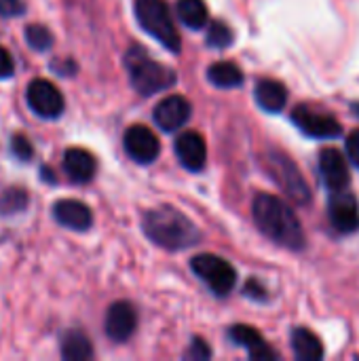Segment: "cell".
Returning a JSON list of instances; mask_svg holds the SVG:
<instances>
[{
    "label": "cell",
    "instance_id": "1",
    "mask_svg": "<svg viewBox=\"0 0 359 361\" xmlns=\"http://www.w3.org/2000/svg\"><path fill=\"white\" fill-rule=\"evenodd\" d=\"M254 220L258 228L275 243L288 250L305 247V233L294 209L275 195H258L252 205Z\"/></svg>",
    "mask_w": 359,
    "mask_h": 361
},
{
    "label": "cell",
    "instance_id": "2",
    "mask_svg": "<svg viewBox=\"0 0 359 361\" xmlns=\"http://www.w3.org/2000/svg\"><path fill=\"white\" fill-rule=\"evenodd\" d=\"M146 237L157 243L159 247L178 252L193 247L201 241L199 228L178 209L174 207H159L150 209L142 220Z\"/></svg>",
    "mask_w": 359,
    "mask_h": 361
},
{
    "label": "cell",
    "instance_id": "3",
    "mask_svg": "<svg viewBox=\"0 0 359 361\" xmlns=\"http://www.w3.org/2000/svg\"><path fill=\"white\" fill-rule=\"evenodd\" d=\"M125 68L129 72L131 87L144 97L176 85V72L154 61L142 47H131L125 53Z\"/></svg>",
    "mask_w": 359,
    "mask_h": 361
},
{
    "label": "cell",
    "instance_id": "4",
    "mask_svg": "<svg viewBox=\"0 0 359 361\" xmlns=\"http://www.w3.org/2000/svg\"><path fill=\"white\" fill-rule=\"evenodd\" d=\"M135 17L140 25L157 38L167 51L180 53V34L176 30V23L169 15V6L165 0H135Z\"/></svg>",
    "mask_w": 359,
    "mask_h": 361
},
{
    "label": "cell",
    "instance_id": "5",
    "mask_svg": "<svg viewBox=\"0 0 359 361\" xmlns=\"http://www.w3.org/2000/svg\"><path fill=\"white\" fill-rule=\"evenodd\" d=\"M267 163H269L271 176L279 184V188L286 192V197H290V201H294L296 205H307L311 201L309 184L305 182L300 169L296 167V163L290 157H286L279 150H273V152H269Z\"/></svg>",
    "mask_w": 359,
    "mask_h": 361
},
{
    "label": "cell",
    "instance_id": "6",
    "mask_svg": "<svg viewBox=\"0 0 359 361\" xmlns=\"http://www.w3.org/2000/svg\"><path fill=\"white\" fill-rule=\"evenodd\" d=\"M190 269L216 296H226L237 286V273L233 264L220 256L199 254L190 260Z\"/></svg>",
    "mask_w": 359,
    "mask_h": 361
},
{
    "label": "cell",
    "instance_id": "7",
    "mask_svg": "<svg viewBox=\"0 0 359 361\" xmlns=\"http://www.w3.org/2000/svg\"><path fill=\"white\" fill-rule=\"evenodd\" d=\"M292 121L303 133L315 140H332L343 133V127L334 116L317 112L311 106H296L292 112Z\"/></svg>",
    "mask_w": 359,
    "mask_h": 361
},
{
    "label": "cell",
    "instance_id": "8",
    "mask_svg": "<svg viewBox=\"0 0 359 361\" xmlns=\"http://www.w3.org/2000/svg\"><path fill=\"white\" fill-rule=\"evenodd\" d=\"M28 106L42 118H57L63 112V95L59 93V89L44 80V78H36L28 85Z\"/></svg>",
    "mask_w": 359,
    "mask_h": 361
},
{
    "label": "cell",
    "instance_id": "9",
    "mask_svg": "<svg viewBox=\"0 0 359 361\" xmlns=\"http://www.w3.org/2000/svg\"><path fill=\"white\" fill-rule=\"evenodd\" d=\"M123 142H125V150L127 154L135 161V163H142V165H148L152 163L159 152H161V142L159 137L154 135L152 129L144 127V125H133L125 131L123 135Z\"/></svg>",
    "mask_w": 359,
    "mask_h": 361
},
{
    "label": "cell",
    "instance_id": "10",
    "mask_svg": "<svg viewBox=\"0 0 359 361\" xmlns=\"http://www.w3.org/2000/svg\"><path fill=\"white\" fill-rule=\"evenodd\" d=\"M328 218H330V224L339 233H343V235L355 233L359 228L358 199L353 195L345 192V190L332 192L330 203H328Z\"/></svg>",
    "mask_w": 359,
    "mask_h": 361
},
{
    "label": "cell",
    "instance_id": "11",
    "mask_svg": "<svg viewBox=\"0 0 359 361\" xmlns=\"http://www.w3.org/2000/svg\"><path fill=\"white\" fill-rule=\"evenodd\" d=\"M320 173L328 190L339 192L351 184V173L347 159L336 148H326L320 154Z\"/></svg>",
    "mask_w": 359,
    "mask_h": 361
},
{
    "label": "cell",
    "instance_id": "12",
    "mask_svg": "<svg viewBox=\"0 0 359 361\" xmlns=\"http://www.w3.org/2000/svg\"><path fill=\"white\" fill-rule=\"evenodd\" d=\"M135 326H138V315H135V309L121 300V302H114L108 313H106V334L110 341L114 343H125L133 336L135 332Z\"/></svg>",
    "mask_w": 359,
    "mask_h": 361
},
{
    "label": "cell",
    "instance_id": "13",
    "mask_svg": "<svg viewBox=\"0 0 359 361\" xmlns=\"http://www.w3.org/2000/svg\"><path fill=\"white\" fill-rule=\"evenodd\" d=\"M193 114V106L186 97L182 95H169L163 102L157 104L154 108V123L163 129V131H176L182 125L188 123Z\"/></svg>",
    "mask_w": 359,
    "mask_h": 361
},
{
    "label": "cell",
    "instance_id": "14",
    "mask_svg": "<svg viewBox=\"0 0 359 361\" xmlns=\"http://www.w3.org/2000/svg\"><path fill=\"white\" fill-rule=\"evenodd\" d=\"M229 338L235 343V345H239V347H243V349H248V353H250V360L254 361H271V360H279V355L264 343V338H262V334L256 330V328H252V326H233L231 330H229Z\"/></svg>",
    "mask_w": 359,
    "mask_h": 361
},
{
    "label": "cell",
    "instance_id": "15",
    "mask_svg": "<svg viewBox=\"0 0 359 361\" xmlns=\"http://www.w3.org/2000/svg\"><path fill=\"white\" fill-rule=\"evenodd\" d=\"M176 154L188 171H201L207 159L205 140L197 131H186L176 140Z\"/></svg>",
    "mask_w": 359,
    "mask_h": 361
},
{
    "label": "cell",
    "instance_id": "16",
    "mask_svg": "<svg viewBox=\"0 0 359 361\" xmlns=\"http://www.w3.org/2000/svg\"><path fill=\"white\" fill-rule=\"evenodd\" d=\"M53 218L57 224L70 231H87L93 224V214L91 209L74 199H63L53 205Z\"/></svg>",
    "mask_w": 359,
    "mask_h": 361
},
{
    "label": "cell",
    "instance_id": "17",
    "mask_svg": "<svg viewBox=\"0 0 359 361\" xmlns=\"http://www.w3.org/2000/svg\"><path fill=\"white\" fill-rule=\"evenodd\" d=\"M254 97L264 112H281L288 104V91L279 80L260 78L254 89Z\"/></svg>",
    "mask_w": 359,
    "mask_h": 361
},
{
    "label": "cell",
    "instance_id": "18",
    "mask_svg": "<svg viewBox=\"0 0 359 361\" xmlns=\"http://www.w3.org/2000/svg\"><path fill=\"white\" fill-rule=\"evenodd\" d=\"M95 159L91 152L83 150V148H70L63 154V169L70 176L72 182L85 184L95 176Z\"/></svg>",
    "mask_w": 359,
    "mask_h": 361
},
{
    "label": "cell",
    "instance_id": "19",
    "mask_svg": "<svg viewBox=\"0 0 359 361\" xmlns=\"http://www.w3.org/2000/svg\"><path fill=\"white\" fill-rule=\"evenodd\" d=\"M292 349L300 361H320L324 357V345L309 328H296L292 332Z\"/></svg>",
    "mask_w": 359,
    "mask_h": 361
},
{
    "label": "cell",
    "instance_id": "20",
    "mask_svg": "<svg viewBox=\"0 0 359 361\" xmlns=\"http://www.w3.org/2000/svg\"><path fill=\"white\" fill-rule=\"evenodd\" d=\"M207 78L214 87L220 89H235L243 82V72L233 61H218L212 63L207 70Z\"/></svg>",
    "mask_w": 359,
    "mask_h": 361
},
{
    "label": "cell",
    "instance_id": "21",
    "mask_svg": "<svg viewBox=\"0 0 359 361\" xmlns=\"http://www.w3.org/2000/svg\"><path fill=\"white\" fill-rule=\"evenodd\" d=\"M61 355L68 361H85L93 357V349L89 338L83 332H68L61 341Z\"/></svg>",
    "mask_w": 359,
    "mask_h": 361
},
{
    "label": "cell",
    "instance_id": "22",
    "mask_svg": "<svg viewBox=\"0 0 359 361\" xmlns=\"http://www.w3.org/2000/svg\"><path fill=\"white\" fill-rule=\"evenodd\" d=\"M178 17L186 27L199 30L207 23V6L203 0H178Z\"/></svg>",
    "mask_w": 359,
    "mask_h": 361
},
{
    "label": "cell",
    "instance_id": "23",
    "mask_svg": "<svg viewBox=\"0 0 359 361\" xmlns=\"http://www.w3.org/2000/svg\"><path fill=\"white\" fill-rule=\"evenodd\" d=\"M233 40H235V34L224 21H212L207 25V44L212 49H226L233 44Z\"/></svg>",
    "mask_w": 359,
    "mask_h": 361
},
{
    "label": "cell",
    "instance_id": "24",
    "mask_svg": "<svg viewBox=\"0 0 359 361\" xmlns=\"http://www.w3.org/2000/svg\"><path fill=\"white\" fill-rule=\"evenodd\" d=\"M25 42L34 49V51H49L51 44H53V34L40 25V23H32L25 27Z\"/></svg>",
    "mask_w": 359,
    "mask_h": 361
},
{
    "label": "cell",
    "instance_id": "25",
    "mask_svg": "<svg viewBox=\"0 0 359 361\" xmlns=\"http://www.w3.org/2000/svg\"><path fill=\"white\" fill-rule=\"evenodd\" d=\"M28 201L30 199H28V195L21 188H11L0 199V212L2 214H19V212L25 209Z\"/></svg>",
    "mask_w": 359,
    "mask_h": 361
},
{
    "label": "cell",
    "instance_id": "26",
    "mask_svg": "<svg viewBox=\"0 0 359 361\" xmlns=\"http://www.w3.org/2000/svg\"><path fill=\"white\" fill-rule=\"evenodd\" d=\"M184 357L190 361H205L212 357V349H209V345L203 338H193V345L188 347Z\"/></svg>",
    "mask_w": 359,
    "mask_h": 361
},
{
    "label": "cell",
    "instance_id": "27",
    "mask_svg": "<svg viewBox=\"0 0 359 361\" xmlns=\"http://www.w3.org/2000/svg\"><path fill=\"white\" fill-rule=\"evenodd\" d=\"M11 150H13V154L19 159V161H30L32 159V154H34V148H32V144H30V140L28 137H23V135H13V142H11Z\"/></svg>",
    "mask_w": 359,
    "mask_h": 361
},
{
    "label": "cell",
    "instance_id": "28",
    "mask_svg": "<svg viewBox=\"0 0 359 361\" xmlns=\"http://www.w3.org/2000/svg\"><path fill=\"white\" fill-rule=\"evenodd\" d=\"M25 11L21 0H0V15L2 17H17Z\"/></svg>",
    "mask_w": 359,
    "mask_h": 361
},
{
    "label": "cell",
    "instance_id": "29",
    "mask_svg": "<svg viewBox=\"0 0 359 361\" xmlns=\"http://www.w3.org/2000/svg\"><path fill=\"white\" fill-rule=\"evenodd\" d=\"M345 146H347V157H349V161H351L355 167H359V129L358 131H353V133L347 137Z\"/></svg>",
    "mask_w": 359,
    "mask_h": 361
},
{
    "label": "cell",
    "instance_id": "30",
    "mask_svg": "<svg viewBox=\"0 0 359 361\" xmlns=\"http://www.w3.org/2000/svg\"><path fill=\"white\" fill-rule=\"evenodd\" d=\"M15 70V63H13V57L6 53V49L0 47V78H8Z\"/></svg>",
    "mask_w": 359,
    "mask_h": 361
},
{
    "label": "cell",
    "instance_id": "31",
    "mask_svg": "<svg viewBox=\"0 0 359 361\" xmlns=\"http://www.w3.org/2000/svg\"><path fill=\"white\" fill-rule=\"evenodd\" d=\"M245 294L250 296V298H256V300H267V292L262 290V286L258 283V281H248V286H245Z\"/></svg>",
    "mask_w": 359,
    "mask_h": 361
}]
</instances>
